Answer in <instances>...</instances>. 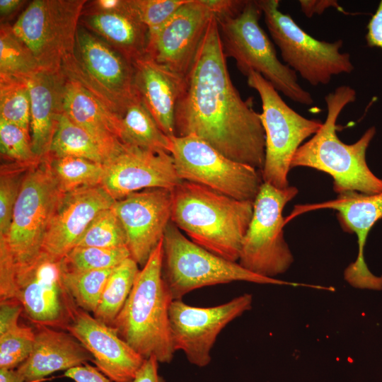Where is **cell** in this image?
I'll use <instances>...</instances> for the list:
<instances>
[{
  "label": "cell",
  "mask_w": 382,
  "mask_h": 382,
  "mask_svg": "<svg viewBox=\"0 0 382 382\" xmlns=\"http://www.w3.org/2000/svg\"><path fill=\"white\" fill-rule=\"evenodd\" d=\"M324 209L335 210L344 231L354 233L357 236L358 255L345 270V279L355 288L381 290L382 276L377 277L370 272L364 261V248L371 228L382 219V192L367 195L350 191L331 200L297 204L284 218V224L302 214Z\"/></svg>",
  "instance_id": "cell-16"
},
{
  "label": "cell",
  "mask_w": 382,
  "mask_h": 382,
  "mask_svg": "<svg viewBox=\"0 0 382 382\" xmlns=\"http://www.w3.org/2000/svg\"><path fill=\"white\" fill-rule=\"evenodd\" d=\"M298 192L294 186L278 189L262 184L241 246L238 263L243 267L269 278H275L290 267L294 257L284 240L282 212Z\"/></svg>",
  "instance_id": "cell-12"
},
{
  "label": "cell",
  "mask_w": 382,
  "mask_h": 382,
  "mask_svg": "<svg viewBox=\"0 0 382 382\" xmlns=\"http://www.w3.org/2000/svg\"><path fill=\"white\" fill-rule=\"evenodd\" d=\"M64 376L75 382H112L96 367L88 364L67 370Z\"/></svg>",
  "instance_id": "cell-41"
},
{
  "label": "cell",
  "mask_w": 382,
  "mask_h": 382,
  "mask_svg": "<svg viewBox=\"0 0 382 382\" xmlns=\"http://www.w3.org/2000/svg\"><path fill=\"white\" fill-rule=\"evenodd\" d=\"M253 296L240 295L212 307H197L173 300L169 320L175 351H182L190 363L204 367L211 361V350L221 330L252 308Z\"/></svg>",
  "instance_id": "cell-14"
},
{
  "label": "cell",
  "mask_w": 382,
  "mask_h": 382,
  "mask_svg": "<svg viewBox=\"0 0 382 382\" xmlns=\"http://www.w3.org/2000/svg\"><path fill=\"white\" fill-rule=\"evenodd\" d=\"M120 128L122 143L170 154L171 137L159 128L137 94L120 117Z\"/></svg>",
  "instance_id": "cell-27"
},
{
  "label": "cell",
  "mask_w": 382,
  "mask_h": 382,
  "mask_svg": "<svg viewBox=\"0 0 382 382\" xmlns=\"http://www.w3.org/2000/svg\"><path fill=\"white\" fill-rule=\"evenodd\" d=\"M158 363L154 357L145 359L132 382H164L158 374Z\"/></svg>",
  "instance_id": "cell-43"
},
{
  "label": "cell",
  "mask_w": 382,
  "mask_h": 382,
  "mask_svg": "<svg viewBox=\"0 0 382 382\" xmlns=\"http://www.w3.org/2000/svg\"><path fill=\"white\" fill-rule=\"evenodd\" d=\"M299 2L301 11L308 18L321 15L328 8L340 7L336 0H299Z\"/></svg>",
  "instance_id": "cell-44"
},
{
  "label": "cell",
  "mask_w": 382,
  "mask_h": 382,
  "mask_svg": "<svg viewBox=\"0 0 382 382\" xmlns=\"http://www.w3.org/2000/svg\"><path fill=\"white\" fill-rule=\"evenodd\" d=\"M64 113L112 153L123 144L120 117L79 83L67 78Z\"/></svg>",
  "instance_id": "cell-26"
},
{
  "label": "cell",
  "mask_w": 382,
  "mask_h": 382,
  "mask_svg": "<svg viewBox=\"0 0 382 382\" xmlns=\"http://www.w3.org/2000/svg\"><path fill=\"white\" fill-rule=\"evenodd\" d=\"M127 245L125 231L112 207L96 217L76 247L117 248L127 247Z\"/></svg>",
  "instance_id": "cell-35"
},
{
  "label": "cell",
  "mask_w": 382,
  "mask_h": 382,
  "mask_svg": "<svg viewBox=\"0 0 382 382\" xmlns=\"http://www.w3.org/2000/svg\"><path fill=\"white\" fill-rule=\"evenodd\" d=\"M25 2L21 0H0L1 23L16 13Z\"/></svg>",
  "instance_id": "cell-46"
},
{
  "label": "cell",
  "mask_w": 382,
  "mask_h": 382,
  "mask_svg": "<svg viewBox=\"0 0 382 382\" xmlns=\"http://www.w3.org/2000/svg\"><path fill=\"white\" fill-rule=\"evenodd\" d=\"M114 154L63 113L47 154L81 157L103 165Z\"/></svg>",
  "instance_id": "cell-28"
},
{
  "label": "cell",
  "mask_w": 382,
  "mask_h": 382,
  "mask_svg": "<svg viewBox=\"0 0 382 382\" xmlns=\"http://www.w3.org/2000/svg\"><path fill=\"white\" fill-rule=\"evenodd\" d=\"M127 247L104 248L76 246L62 260L64 270L67 271H89L115 267L130 257Z\"/></svg>",
  "instance_id": "cell-34"
},
{
  "label": "cell",
  "mask_w": 382,
  "mask_h": 382,
  "mask_svg": "<svg viewBox=\"0 0 382 382\" xmlns=\"http://www.w3.org/2000/svg\"><path fill=\"white\" fill-rule=\"evenodd\" d=\"M247 83L257 92L262 102L260 119L265 134L262 181L285 189L289 186L288 174L294 155L306 139L318 132L323 122L306 118L290 108L260 74L250 73Z\"/></svg>",
  "instance_id": "cell-9"
},
{
  "label": "cell",
  "mask_w": 382,
  "mask_h": 382,
  "mask_svg": "<svg viewBox=\"0 0 382 382\" xmlns=\"http://www.w3.org/2000/svg\"><path fill=\"white\" fill-rule=\"evenodd\" d=\"M65 330L91 353L96 367L112 382H132L145 360L114 328L78 306Z\"/></svg>",
  "instance_id": "cell-21"
},
{
  "label": "cell",
  "mask_w": 382,
  "mask_h": 382,
  "mask_svg": "<svg viewBox=\"0 0 382 382\" xmlns=\"http://www.w3.org/2000/svg\"><path fill=\"white\" fill-rule=\"evenodd\" d=\"M171 156L181 180L204 185L236 199L254 202L261 173L233 161L195 135L171 137Z\"/></svg>",
  "instance_id": "cell-13"
},
{
  "label": "cell",
  "mask_w": 382,
  "mask_h": 382,
  "mask_svg": "<svg viewBox=\"0 0 382 382\" xmlns=\"http://www.w3.org/2000/svg\"><path fill=\"white\" fill-rule=\"evenodd\" d=\"M37 326L32 352L16 369L25 382H38L54 372L93 361L91 353L69 332Z\"/></svg>",
  "instance_id": "cell-24"
},
{
  "label": "cell",
  "mask_w": 382,
  "mask_h": 382,
  "mask_svg": "<svg viewBox=\"0 0 382 382\" xmlns=\"http://www.w3.org/2000/svg\"><path fill=\"white\" fill-rule=\"evenodd\" d=\"M103 168L101 185L115 200L149 188L173 190L183 181L171 154L124 143Z\"/></svg>",
  "instance_id": "cell-18"
},
{
  "label": "cell",
  "mask_w": 382,
  "mask_h": 382,
  "mask_svg": "<svg viewBox=\"0 0 382 382\" xmlns=\"http://www.w3.org/2000/svg\"><path fill=\"white\" fill-rule=\"evenodd\" d=\"M86 6V5H85ZM79 24L133 62L144 56L149 29L131 8L100 11L84 7Z\"/></svg>",
  "instance_id": "cell-25"
},
{
  "label": "cell",
  "mask_w": 382,
  "mask_h": 382,
  "mask_svg": "<svg viewBox=\"0 0 382 382\" xmlns=\"http://www.w3.org/2000/svg\"><path fill=\"white\" fill-rule=\"evenodd\" d=\"M35 331L20 324L0 334V369H16L32 352Z\"/></svg>",
  "instance_id": "cell-38"
},
{
  "label": "cell",
  "mask_w": 382,
  "mask_h": 382,
  "mask_svg": "<svg viewBox=\"0 0 382 382\" xmlns=\"http://www.w3.org/2000/svg\"><path fill=\"white\" fill-rule=\"evenodd\" d=\"M23 307L16 300L0 301V334L19 325Z\"/></svg>",
  "instance_id": "cell-40"
},
{
  "label": "cell",
  "mask_w": 382,
  "mask_h": 382,
  "mask_svg": "<svg viewBox=\"0 0 382 382\" xmlns=\"http://www.w3.org/2000/svg\"><path fill=\"white\" fill-rule=\"evenodd\" d=\"M214 16L208 0H188L163 26L149 33L146 55L184 77Z\"/></svg>",
  "instance_id": "cell-17"
},
{
  "label": "cell",
  "mask_w": 382,
  "mask_h": 382,
  "mask_svg": "<svg viewBox=\"0 0 382 382\" xmlns=\"http://www.w3.org/2000/svg\"><path fill=\"white\" fill-rule=\"evenodd\" d=\"M47 158L53 175L62 192L79 187L101 185L103 165L86 158L71 156H52Z\"/></svg>",
  "instance_id": "cell-30"
},
{
  "label": "cell",
  "mask_w": 382,
  "mask_h": 382,
  "mask_svg": "<svg viewBox=\"0 0 382 382\" xmlns=\"http://www.w3.org/2000/svg\"><path fill=\"white\" fill-rule=\"evenodd\" d=\"M0 382H25L23 376L16 369H0Z\"/></svg>",
  "instance_id": "cell-47"
},
{
  "label": "cell",
  "mask_w": 382,
  "mask_h": 382,
  "mask_svg": "<svg viewBox=\"0 0 382 382\" xmlns=\"http://www.w3.org/2000/svg\"><path fill=\"white\" fill-rule=\"evenodd\" d=\"M66 81L62 70L40 69L28 79L30 98V134L33 151L39 158L49 153L64 113Z\"/></svg>",
  "instance_id": "cell-22"
},
{
  "label": "cell",
  "mask_w": 382,
  "mask_h": 382,
  "mask_svg": "<svg viewBox=\"0 0 382 382\" xmlns=\"http://www.w3.org/2000/svg\"><path fill=\"white\" fill-rule=\"evenodd\" d=\"M62 260L42 253L16 279L15 300L37 325L65 330L77 307L63 282Z\"/></svg>",
  "instance_id": "cell-15"
},
{
  "label": "cell",
  "mask_w": 382,
  "mask_h": 382,
  "mask_svg": "<svg viewBox=\"0 0 382 382\" xmlns=\"http://www.w3.org/2000/svg\"><path fill=\"white\" fill-rule=\"evenodd\" d=\"M265 23L286 64L311 85H326L332 77L354 69L348 52H341L343 41L319 40L303 30L278 0H258Z\"/></svg>",
  "instance_id": "cell-8"
},
{
  "label": "cell",
  "mask_w": 382,
  "mask_h": 382,
  "mask_svg": "<svg viewBox=\"0 0 382 382\" xmlns=\"http://www.w3.org/2000/svg\"><path fill=\"white\" fill-rule=\"evenodd\" d=\"M114 268L75 272L65 270L62 267L64 286L79 308L93 313L96 311L105 284Z\"/></svg>",
  "instance_id": "cell-32"
},
{
  "label": "cell",
  "mask_w": 382,
  "mask_h": 382,
  "mask_svg": "<svg viewBox=\"0 0 382 382\" xmlns=\"http://www.w3.org/2000/svg\"><path fill=\"white\" fill-rule=\"evenodd\" d=\"M139 271V265L131 257L113 269L93 313L96 319L112 326L132 291Z\"/></svg>",
  "instance_id": "cell-29"
},
{
  "label": "cell",
  "mask_w": 382,
  "mask_h": 382,
  "mask_svg": "<svg viewBox=\"0 0 382 382\" xmlns=\"http://www.w3.org/2000/svg\"><path fill=\"white\" fill-rule=\"evenodd\" d=\"M1 156L6 162L25 166L37 164L39 158L33 151L30 132L0 120Z\"/></svg>",
  "instance_id": "cell-37"
},
{
  "label": "cell",
  "mask_w": 382,
  "mask_h": 382,
  "mask_svg": "<svg viewBox=\"0 0 382 382\" xmlns=\"http://www.w3.org/2000/svg\"><path fill=\"white\" fill-rule=\"evenodd\" d=\"M163 249L162 276L173 300L182 299L189 292L199 288L238 281L315 288V285L253 273L238 262L226 260L197 245L185 236L172 221L165 231Z\"/></svg>",
  "instance_id": "cell-7"
},
{
  "label": "cell",
  "mask_w": 382,
  "mask_h": 382,
  "mask_svg": "<svg viewBox=\"0 0 382 382\" xmlns=\"http://www.w3.org/2000/svg\"><path fill=\"white\" fill-rule=\"evenodd\" d=\"M366 30L365 38L367 45L382 50V0L370 18Z\"/></svg>",
  "instance_id": "cell-42"
},
{
  "label": "cell",
  "mask_w": 382,
  "mask_h": 382,
  "mask_svg": "<svg viewBox=\"0 0 382 382\" xmlns=\"http://www.w3.org/2000/svg\"><path fill=\"white\" fill-rule=\"evenodd\" d=\"M34 166V165H33ZM33 166L4 162L0 169V237L5 236L10 228L15 204L23 180Z\"/></svg>",
  "instance_id": "cell-36"
},
{
  "label": "cell",
  "mask_w": 382,
  "mask_h": 382,
  "mask_svg": "<svg viewBox=\"0 0 382 382\" xmlns=\"http://www.w3.org/2000/svg\"><path fill=\"white\" fill-rule=\"evenodd\" d=\"M171 221L190 240L226 260L238 261L253 202L183 180L172 190Z\"/></svg>",
  "instance_id": "cell-3"
},
{
  "label": "cell",
  "mask_w": 382,
  "mask_h": 382,
  "mask_svg": "<svg viewBox=\"0 0 382 382\" xmlns=\"http://www.w3.org/2000/svg\"><path fill=\"white\" fill-rule=\"evenodd\" d=\"M115 201L102 185L64 192L45 234L42 253L53 259L64 258L96 217Z\"/></svg>",
  "instance_id": "cell-20"
},
{
  "label": "cell",
  "mask_w": 382,
  "mask_h": 382,
  "mask_svg": "<svg viewBox=\"0 0 382 382\" xmlns=\"http://www.w3.org/2000/svg\"><path fill=\"white\" fill-rule=\"evenodd\" d=\"M40 69L35 56L15 34L12 25L1 23L0 76L28 79Z\"/></svg>",
  "instance_id": "cell-31"
},
{
  "label": "cell",
  "mask_w": 382,
  "mask_h": 382,
  "mask_svg": "<svg viewBox=\"0 0 382 382\" xmlns=\"http://www.w3.org/2000/svg\"><path fill=\"white\" fill-rule=\"evenodd\" d=\"M62 70L120 117L137 96L133 62L80 24L75 55Z\"/></svg>",
  "instance_id": "cell-10"
},
{
  "label": "cell",
  "mask_w": 382,
  "mask_h": 382,
  "mask_svg": "<svg viewBox=\"0 0 382 382\" xmlns=\"http://www.w3.org/2000/svg\"><path fill=\"white\" fill-rule=\"evenodd\" d=\"M163 255L162 239L139 270L112 327L144 359L170 363L175 352L169 320L173 299L162 276Z\"/></svg>",
  "instance_id": "cell-4"
},
{
  "label": "cell",
  "mask_w": 382,
  "mask_h": 382,
  "mask_svg": "<svg viewBox=\"0 0 382 382\" xmlns=\"http://www.w3.org/2000/svg\"><path fill=\"white\" fill-rule=\"evenodd\" d=\"M63 193L45 156L28 170L9 230L0 237V253L12 264L15 284L17 277L41 255L45 234Z\"/></svg>",
  "instance_id": "cell-6"
},
{
  "label": "cell",
  "mask_w": 382,
  "mask_h": 382,
  "mask_svg": "<svg viewBox=\"0 0 382 382\" xmlns=\"http://www.w3.org/2000/svg\"><path fill=\"white\" fill-rule=\"evenodd\" d=\"M215 16L183 77L175 112L176 137L195 135L226 157L260 172L265 134L260 113L231 79Z\"/></svg>",
  "instance_id": "cell-1"
},
{
  "label": "cell",
  "mask_w": 382,
  "mask_h": 382,
  "mask_svg": "<svg viewBox=\"0 0 382 382\" xmlns=\"http://www.w3.org/2000/svg\"><path fill=\"white\" fill-rule=\"evenodd\" d=\"M0 120L30 132V98L28 79L0 76Z\"/></svg>",
  "instance_id": "cell-33"
},
{
  "label": "cell",
  "mask_w": 382,
  "mask_h": 382,
  "mask_svg": "<svg viewBox=\"0 0 382 382\" xmlns=\"http://www.w3.org/2000/svg\"><path fill=\"white\" fill-rule=\"evenodd\" d=\"M357 98L356 91L340 86L325 96L327 116L320 129L296 151L291 168L307 167L330 175L338 195L358 192L367 195L382 192V179L369 169L366 150L376 134L371 127L356 142H342L336 133V122L342 110Z\"/></svg>",
  "instance_id": "cell-2"
},
{
  "label": "cell",
  "mask_w": 382,
  "mask_h": 382,
  "mask_svg": "<svg viewBox=\"0 0 382 382\" xmlns=\"http://www.w3.org/2000/svg\"><path fill=\"white\" fill-rule=\"evenodd\" d=\"M172 204V190L149 188L116 200L112 206L125 231L130 256L141 267L163 238Z\"/></svg>",
  "instance_id": "cell-19"
},
{
  "label": "cell",
  "mask_w": 382,
  "mask_h": 382,
  "mask_svg": "<svg viewBox=\"0 0 382 382\" xmlns=\"http://www.w3.org/2000/svg\"><path fill=\"white\" fill-rule=\"evenodd\" d=\"M188 0H129L130 6L149 33L163 26Z\"/></svg>",
  "instance_id": "cell-39"
},
{
  "label": "cell",
  "mask_w": 382,
  "mask_h": 382,
  "mask_svg": "<svg viewBox=\"0 0 382 382\" xmlns=\"http://www.w3.org/2000/svg\"><path fill=\"white\" fill-rule=\"evenodd\" d=\"M86 0H33L13 24L40 69L62 70L75 55L76 34Z\"/></svg>",
  "instance_id": "cell-11"
},
{
  "label": "cell",
  "mask_w": 382,
  "mask_h": 382,
  "mask_svg": "<svg viewBox=\"0 0 382 382\" xmlns=\"http://www.w3.org/2000/svg\"><path fill=\"white\" fill-rule=\"evenodd\" d=\"M133 65L136 93L159 128L170 137L175 136V112L183 77L146 54Z\"/></svg>",
  "instance_id": "cell-23"
},
{
  "label": "cell",
  "mask_w": 382,
  "mask_h": 382,
  "mask_svg": "<svg viewBox=\"0 0 382 382\" xmlns=\"http://www.w3.org/2000/svg\"><path fill=\"white\" fill-rule=\"evenodd\" d=\"M262 14L257 1L247 0L241 11L215 16L226 57L233 58L237 68L246 77L250 72L258 73L290 100L311 105V93L298 83L297 74L280 62L272 42L260 26Z\"/></svg>",
  "instance_id": "cell-5"
},
{
  "label": "cell",
  "mask_w": 382,
  "mask_h": 382,
  "mask_svg": "<svg viewBox=\"0 0 382 382\" xmlns=\"http://www.w3.org/2000/svg\"><path fill=\"white\" fill-rule=\"evenodd\" d=\"M86 7L100 11H117L126 9L129 0H96L88 1Z\"/></svg>",
  "instance_id": "cell-45"
}]
</instances>
